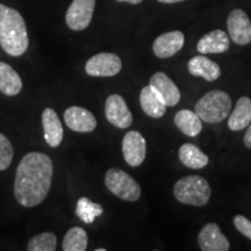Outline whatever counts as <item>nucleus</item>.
<instances>
[{
	"instance_id": "obj_24",
	"label": "nucleus",
	"mask_w": 251,
	"mask_h": 251,
	"mask_svg": "<svg viewBox=\"0 0 251 251\" xmlns=\"http://www.w3.org/2000/svg\"><path fill=\"white\" fill-rule=\"evenodd\" d=\"M103 209L99 203L92 202L89 198H80L77 202L76 214L81 221L85 224H92V222L102 214Z\"/></svg>"
},
{
	"instance_id": "obj_8",
	"label": "nucleus",
	"mask_w": 251,
	"mask_h": 251,
	"mask_svg": "<svg viewBox=\"0 0 251 251\" xmlns=\"http://www.w3.org/2000/svg\"><path fill=\"white\" fill-rule=\"evenodd\" d=\"M122 153L128 165L136 168L146 159L147 142L143 135L136 130H130L122 140Z\"/></svg>"
},
{
	"instance_id": "obj_11",
	"label": "nucleus",
	"mask_w": 251,
	"mask_h": 251,
	"mask_svg": "<svg viewBox=\"0 0 251 251\" xmlns=\"http://www.w3.org/2000/svg\"><path fill=\"white\" fill-rule=\"evenodd\" d=\"M198 243L202 251H228L230 248L228 238L213 222L203 226L198 235Z\"/></svg>"
},
{
	"instance_id": "obj_27",
	"label": "nucleus",
	"mask_w": 251,
	"mask_h": 251,
	"mask_svg": "<svg viewBox=\"0 0 251 251\" xmlns=\"http://www.w3.org/2000/svg\"><path fill=\"white\" fill-rule=\"evenodd\" d=\"M234 226L240 231L241 234L251 240V221L243 215H235L234 216Z\"/></svg>"
},
{
	"instance_id": "obj_9",
	"label": "nucleus",
	"mask_w": 251,
	"mask_h": 251,
	"mask_svg": "<svg viewBox=\"0 0 251 251\" xmlns=\"http://www.w3.org/2000/svg\"><path fill=\"white\" fill-rule=\"evenodd\" d=\"M229 37L238 46H246L251 42V21L242 9H234L227 19Z\"/></svg>"
},
{
	"instance_id": "obj_20",
	"label": "nucleus",
	"mask_w": 251,
	"mask_h": 251,
	"mask_svg": "<svg viewBox=\"0 0 251 251\" xmlns=\"http://www.w3.org/2000/svg\"><path fill=\"white\" fill-rule=\"evenodd\" d=\"M23 80L18 72L7 63L0 62V91L6 96L13 97L20 93Z\"/></svg>"
},
{
	"instance_id": "obj_14",
	"label": "nucleus",
	"mask_w": 251,
	"mask_h": 251,
	"mask_svg": "<svg viewBox=\"0 0 251 251\" xmlns=\"http://www.w3.org/2000/svg\"><path fill=\"white\" fill-rule=\"evenodd\" d=\"M149 85L164 100L168 107H174L180 101V91L164 72H156L150 78Z\"/></svg>"
},
{
	"instance_id": "obj_22",
	"label": "nucleus",
	"mask_w": 251,
	"mask_h": 251,
	"mask_svg": "<svg viewBox=\"0 0 251 251\" xmlns=\"http://www.w3.org/2000/svg\"><path fill=\"white\" fill-rule=\"evenodd\" d=\"M178 155H179L180 162L193 170H199L208 164V157L206 153L192 143L183 144L179 148Z\"/></svg>"
},
{
	"instance_id": "obj_18",
	"label": "nucleus",
	"mask_w": 251,
	"mask_h": 251,
	"mask_svg": "<svg viewBox=\"0 0 251 251\" xmlns=\"http://www.w3.org/2000/svg\"><path fill=\"white\" fill-rule=\"evenodd\" d=\"M140 103L143 112L150 118L159 119L165 114L166 112V103L162 97L148 85L143 87L140 94Z\"/></svg>"
},
{
	"instance_id": "obj_13",
	"label": "nucleus",
	"mask_w": 251,
	"mask_h": 251,
	"mask_svg": "<svg viewBox=\"0 0 251 251\" xmlns=\"http://www.w3.org/2000/svg\"><path fill=\"white\" fill-rule=\"evenodd\" d=\"M185 36L179 30L168 31L155 40L152 46L153 54L159 58H170L180 51L184 47Z\"/></svg>"
},
{
	"instance_id": "obj_21",
	"label": "nucleus",
	"mask_w": 251,
	"mask_h": 251,
	"mask_svg": "<svg viewBox=\"0 0 251 251\" xmlns=\"http://www.w3.org/2000/svg\"><path fill=\"white\" fill-rule=\"evenodd\" d=\"M175 124L181 133L191 137L197 136L202 130L201 119L196 112L190 109H180L179 112H177V114L175 115Z\"/></svg>"
},
{
	"instance_id": "obj_28",
	"label": "nucleus",
	"mask_w": 251,
	"mask_h": 251,
	"mask_svg": "<svg viewBox=\"0 0 251 251\" xmlns=\"http://www.w3.org/2000/svg\"><path fill=\"white\" fill-rule=\"evenodd\" d=\"M243 142H244V146H246L247 148L251 149V125H249V127H248L247 133H246V135H244Z\"/></svg>"
},
{
	"instance_id": "obj_4",
	"label": "nucleus",
	"mask_w": 251,
	"mask_h": 251,
	"mask_svg": "<svg viewBox=\"0 0 251 251\" xmlns=\"http://www.w3.org/2000/svg\"><path fill=\"white\" fill-rule=\"evenodd\" d=\"M231 98L221 90H213L206 93L196 103V113L207 124H219L230 114Z\"/></svg>"
},
{
	"instance_id": "obj_23",
	"label": "nucleus",
	"mask_w": 251,
	"mask_h": 251,
	"mask_svg": "<svg viewBox=\"0 0 251 251\" xmlns=\"http://www.w3.org/2000/svg\"><path fill=\"white\" fill-rule=\"evenodd\" d=\"M89 244V236L80 227L71 228L65 234L62 249L64 251H85Z\"/></svg>"
},
{
	"instance_id": "obj_30",
	"label": "nucleus",
	"mask_w": 251,
	"mask_h": 251,
	"mask_svg": "<svg viewBox=\"0 0 251 251\" xmlns=\"http://www.w3.org/2000/svg\"><path fill=\"white\" fill-rule=\"evenodd\" d=\"M158 1L163 2V4H176V2H181L185 0H158Z\"/></svg>"
},
{
	"instance_id": "obj_31",
	"label": "nucleus",
	"mask_w": 251,
	"mask_h": 251,
	"mask_svg": "<svg viewBox=\"0 0 251 251\" xmlns=\"http://www.w3.org/2000/svg\"><path fill=\"white\" fill-rule=\"evenodd\" d=\"M96 251H106V249H102V248H100V249H97Z\"/></svg>"
},
{
	"instance_id": "obj_3",
	"label": "nucleus",
	"mask_w": 251,
	"mask_h": 251,
	"mask_svg": "<svg viewBox=\"0 0 251 251\" xmlns=\"http://www.w3.org/2000/svg\"><path fill=\"white\" fill-rule=\"evenodd\" d=\"M175 198L185 205L202 207L208 203L212 190L208 181L201 176H186L176 181Z\"/></svg>"
},
{
	"instance_id": "obj_26",
	"label": "nucleus",
	"mask_w": 251,
	"mask_h": 251,
	"mask_svg": "<svg viewBox=\"0 0 251 251\" xmlns=\"http://www.w3.org/2000/svg\"><path fill=\"white\" fill-rule=\"evenodd\" d=\"M13 147L4 134L0 133V171L6 170L13 159Z\"/></svg>"
},
{
	"instance_id": "obj_17",
	"label": "nucleus",
	"mask_w": 251,
	"mask_h": 251,
	"mask_svg": "<svg viewBox=\"0 0 251 251\" xmlns=\"http://www.w3.org/2000/svg\"><path fill=\"white\" fill-rule=\"evenodd\" d=\"M42 125L45 130V140L52 148H56L62 143L63 126L57 113L52 108H46L42 113Z\"/></svg>"
},
{
	"instance_id": "obj_6",
	"label": "nucleus",
	"mask_w": 251,
	"mask_h": 251,
	"mask_svg": "<svg viewBox=\"0 0 251 251\" xmlns=\"http://www.w3.org/2000/svg\"><path fill=\"white\" fill-rule=\"evenodd\" d=\"M122 62L118 55L112 52H100L86 62L85 71L92 77H113L120 72Z\"/></svg>"
},
{
	"instance_id": "obj_15",
	"label": "nucleus",
	"mask_w": 251,
	"mask_h": 251,
	"mask_svg": "<svg viewBox=\"0 0 251 251\" xmlns=\"http://www.w3.org/2000/svg\"><path fill=\"white\" fill-rule=\"evenodd\" d=\"M230 46V40L227 33L221 29H215L207 33L199 40L197 50L200 54H221L227 51Z\"/></svg>"
},
{
	"instance_id": "obj_16",
	"label": "nucleus",
	"mask_w": 251,
	"mask_h": 251,
	"mask_svg": "<svg viewBox=\"0 0 251 251\" xmlns=\"http://www.w3.org/2000/svg\"><path fill=\"white\" fill-rule=\"evenodd\" d=\"M188 72L194 77H200L207 81H214L221 76V69L218 63L199 55L194 56L187 63Z\"/></svg>"
},
{
	"instance_id": "obj_19",
	"label": "nucleus",
	"mask_w": 251,
	"mask_h": 251,
	"mask_svg": "<svg viewBox=\"0 0 251 251\" xmlns=\"http://www.w3.org/2000/svg\"><path fill=\"white\" fill-rule=\"evenodd\" d=\"M251 124V99L241 97L228 118V127L233 131H240Z\"/></svg>"
},
{
	"instance_id": "obj_5",
	"label": "nucleus",
	"mask_w": 251,
	"mask_h": 251,
	"mask_svg": "<svg viewBox=\"0 0 251 251\" xmlns=\"http://www.w3.org/2000/svg\"><path fill=\"white\" fill-rule=\"evenodd\" d=\"M105 184L114 196L126 201H136L141 197L139 183L120 169H109L106 172Z\"/></svg>"
},
{
	"instance_id": "obj_7",
	"label": "nucleus",
	"mask_w": 251,
	"mask_h": 251,
	"mask_svg": "<svg viewBox=\"0 0 251 251\" xmlns=\"http://www.w3.org/2000/svg\"><path fill=\"white\" fill-rule=\"evenodd\" d=\"M94 7L96 0H74L65 15L69 28L76 31L86 29L92 21Z\"/></svg>"
},
{
	"instance_id": "obj_25",
	"label": "nucleus",
	"mask_w": 251,
	"mask_h": 251,
	"mask_svg": "<svg viewBox=\"0 0 251 251\" xmlns=\"http://www.w3.org/2000/svg\"><path fill=\"white\" fill-rule=\"evenodd\" d=\"M57 246V240L52 233L37 234L29 241L28 251H54Z\"/></svg>"
},
{
	"instance_id": "obj_29",
	"label": "nucleus",
	"mask_w": 251,
	"mask_h": 251,
	"mask_svg": "<svg viewBox=\"0 0 251 251\" xmlns=\"http://www.w3.org/2000/svg\"><path fill=\"white\" fill-rule=\"evenodd\" d=\"M119 2H128V4H133V5H136V4H140L141 1H143V0H117Z\"/></svg>"
},
{
	"instance_id": "obj_12",
	"label": "nucleus",
	"mask_w": 251,
	"mask_h": 251,
	"mask_svg": "<svg viewBox=\"0 0 251 251\" xmlns=\"http://www.w3.org/2000/svg\"><path fill=\"white\" fill-rule=\"evenodd\" d=\"M64 121L71 130L77 133H90L97 127V119L89 109L71 106L64 113Z\"/></svg>"
},
{
	"instance_id": "obj_2",
	"label": "nucleus",
	"mask_w": 251,
	"mask_h": 251,
	"mask_svg": "<svg viewBox=\"0 0 251 251\" xmlns=\"http://www.w3.org/2000/svg\"><path fill=\"white\" fill-rule=\"evenodd\" d=\"M0 46L13 57L24 55L29 46L23 15L4 4H0Z\"/></svg>"
},
{
	"instance_id": "obj_10",
	"label": "nucleus",
	"mask_w": 251,
	"mask_h": 251,
	"mask_svg": "<svg viewBox=\"0 0 251 251\" xmlns=\"http://www.w3.org/2000/svg\"><path fill=\"white\" fill-rule=\"evenodd\" d=\"M105 114L109 124L121 129L128 128L133 122V115L127 103L119 94H112L106 100Z\"/></svg>"
},
{
	"instance_id": "obj_1",
	"label": "nucleus",
	"mask_w": 251,
	"mask_h": 251,
	"mask_svg": "<svg viewBox=\"0 0 251 251\" xmlns=\"http://www.w3.org/2000/svg\"><path fill=\"white\" fill-rule=\"evenodd\" d=\"M54 164L48 155L29 152L19 163L14 181V194L24 207L40 205L51 187Z\"/></svg>"
}]
</instances>
